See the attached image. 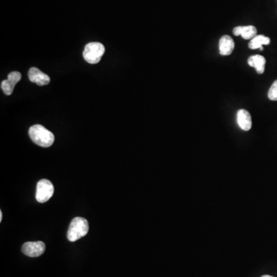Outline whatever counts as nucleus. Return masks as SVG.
Returning <instances> with one entry per match:
<instances>
[{
  "label": "nucleus",
  "mask_w": 277,
  "mask_h": 277,
  "mask_svg": "<svg viewBox=\"0 0 277 277\" xmlns=\"http://www.w3.org/2000/svg\"><path fill=\"white\" fill-rule=\"evenodd\" d=\"M29 135L32 141L41 147H50L55 140L53 133L41 125L31 126L29 130Z\"/></svg>",
  "instance_id": "obj_1"
},
{
  "label": "nucleus",
  "mask_w": 277,
  "mask_h": 277,
  "mask_svg": "<svg viewBox=\"0 0 277 277\" xmlns=\"http://www.w3.org/2000/svg\"><path fill=\"white\" fill-rule=\"evenodd\" d=\"M89 224L86 219L76 217L72 220L67 232V238L70 242H76L85 237L89 232Z\"/></svg>",
  "instance_id": "obj_2"
},
{
  "label": "nucleus",
  "mask_w": 277,
  "mask_h": 277,
  "mask_svg": "<svg viewBox=\"0 0 277 277\" xmlns=\"http://www.w3.org/2000/svg\"><path fill=\"white\" fill-rule=\"evenodd\" d=\"M104 52L105 47L102 43H89L85 46L83 55L87 63L96 64L101 60Z\"/></svg>",
  "instance_id": "obj_3"
},
{
  "label": "nucleus",
  "mask_w": 277,
  "mask_h": 277,
  "mask_svg": "<svg viewBox=\"0 0 277 277\" xmlns=\"http://www.w3.org/2000/svg\"><path fill=\"white\" fill-rule=\"evenodd\" d=\"M54 193V187L52 183L48 179H41L37 183L35 199L40 203L48 201Z\"/></svg>",
  "instance_id": "obj_4"
},
{
  "label": "nucleus",
  "mask_w": 277,
  "mask_h": 277,
  "mask_svg": "<svg viewBox=\"0 0 277 277\" xmlns=\"http://www.w3.org/2000/svg\"><path fill=\"white\" fill-rule=\"evenodd\" d=\"M46 250V245L44 242H27L22 246V252L25 255L30 257H38L43 255Z\"/></svg>",
  "instance_id": "obj_5"
},
{
  "label": "nucleus",
  "mask_w": 277,
  "mask_h": 277,
  "mask_svg": "<svg viewBox=\"0 0 277 277\" xmlns=\"http://www.w3.org/2000/svg\"><path fill=\"white\" fill-rule=\"evenodd\" d=\"M22 75L20 72H12L8 75V79L1 83V89L5 94L10 96L14 90V87L20 81Z\"/></svg>",
  "instance_id": "obj_6"
},
{
  "label": "nucleus",
  "mask_w": 277,
  "mask_h": 277,
  "mask_svg": "<svg viewBox=\"0 0 277 277\" xmlns=\"http://www.w3.org/2000/svg\"><path fill=\"white\" fill-rule=\"evenodd\" d=\"M28 76L32 83H36L39 87L48 85L50 83V76L35 67H32L30 69L28 72Z\"/></svg>",
  "instance_id": "obj_7"
},
{
  "label": "nucleus",
  "mask_w": 277,
  "mask_h": 277,
  "mask_svg": "<svg viewBox=\"0 0 277 277\" xmlns=\"http://www.w3.org/2000/svg\"><path fill=\"white\" fill-rule=\"evenodd\" d=\"M237 122L244 131H249L252 128V117L246 109H240L237 112Z\"/></svg>",
  "instance_id": "obj_8"
},
{
  "label": "nucleus",
  "mask_w": 277,
  "mask_h": 277,
  "mask_svg": "<svg viewBox=\"0 0 277 277\" xmlns=\"http://www.w3.org/2000/svg\"><path fill=\"white\" fill-rule=\"evenodd\" d=\"M234 47V41L229 35H225L221 37L219 43V48L222 55H230L233 52Z\"/></svg>",
  "instance_id": "obj_9"
},
{
  "label": "nucleus",
  "mask_w": 277,
  "mask_h": 277,
  "mask_svg": "<svg viewBox=\"0 0 277 277\" xmlns=\"http://www.w3.org/2000/svg\"><path fill=\"white\" fill-rule=\"evenodd\" d=\"M235 35H241L244 39H252L257 35V30L255 26H237L233 29Z\"/></svg>",
  "instance_id": "obj_10"
},
{
  "label": "nucleus",
  "mask_w": 277,
  "mask_h": 277,
  "mask_svg": "<svg viewBox=\"0 0 277 277\" xmlns=\"http://www.w3.org/2000/svg\"><path fill=\"white\" fill-rule=\"evenodd\" d=\"M248 64L250 67H254L259 74H262L265 71L266 59L260 55H252L248 59Z\"/></svg>",
  "instance_id": "obj_11"
},
{
  "label": "nucleus",
  "mask_w": 277,
  "mask_h": 277,
  "mask_svg": "<svg viewBox=\"0 0 277 277\" xmlns=\"http://www.w3.org/2000/svg\"><path fill=\"white\" fill-rule=\"evenodd\" d=\"M270 43V39L269 37L265 36L263 35H257L254 38L250 39L249 47L251 50L260 49V50H263V48H262L263 45H269Z\"/></svg>",
  "instance_id": "obj_12"
},
{
  "label": "nucleus",
  "mask_w": 277,
  "mask_h": 277,
  "mask_svg": "<svg viewBox=\"0 0 277 277\" xmlns=\"http://www.w3.org/2000/svg\"><path fill=\"white\" fill-rule=\"evenodd\" d=\"M268 97L270 100L277 101V80L272 84L268 92Z\"/></svg>",
  "instance_id": "obj_13"
},
{
  "label": "nucleus",
  "mask_w": 277,
  "mask_h": 277,
  "mask_svg": "<svg viewBox=\"0 0 277 277\" xmlns=\"http://www.w3.org/2000/svg\"><path fill=\"white\" fill-rule=\"evenodd\" d=\"M2 211L0 212V222L2 221Z\"/></svg>",
  "instance_id": "obj_14"
},
{
  "label": "nucleus",
  "mask_w": 277,
  "mask_h": 277,
  "mask_svg": "<svg viewBox=\"0 0 277 277\" xmlns=\"http://www.w3.org/2000/svg\"><path fill=\"white\" fill-rule=\"evenodd\" d=\"M272 277V276L270 275H264V276H262V277Z\"/></svg>",
  "instance_id": "obj_15"
}]
</instances>
